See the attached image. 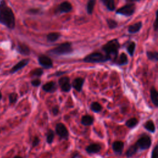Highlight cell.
Segmentation results:
<instances>
[{
    "label": "cell",
    "instance_id": "40",
    "mask_svg": "<svg viewBox=\"0 0 158 158\" xmlns=\"http://www.w3.org/2000/svg\"><path fill=\"white\" fill-rule=\"evenodd\" d=\"M153 27H154V31H157V21H156V20L155 22H154V23Z\"/></svg>",
    "mask_w": 158,
    "mask_h": 158
},
{
    "label": "cell",
    "instance_id": "4",
    "mask_svg": "<svg viewBox=\"0 0 158 158\" xmlns=\"http://www.w3.org/2000/svg\"><path fill=\"white\" fill-rule=\"evenodd\" d=\"M110 60L111 59L106 55H104L100 53H93L87 55L83 61L87 63H105Z\"/></svg>",
    "mask_w": 158,
    "mask_h": 158
},
{
    "label": "cell",
    "instance_id": "41",
    "mask_svg": "<svg viewBox=\"0 0 158 158\" xmlns=\"http://www.w3.org/2000/svg\"><path fill=\"white\" fill-rule=\"evenodd\" d=\"M128 1H130V2H132V3H133V2H138V1H140V0H128Z\"/></svg>",
    "mask_w": 158,
    "mask_h": 158
},
{
    "label": "cell",
    "instance_id": "34",
    "mask_svg": "<svg viewBox=\"0 0 158 158\" xmlns=\"http://www.w3.org/2000/svg\"><path fill=\"white\" fill-rule=\"evenodd\" d=\"M27 12L28 13L31 14L36 15V14H39L41 11H40V9H29Z\"/></svg>",
    "mask_w": 158,
    "mask_h": 158
},
{
    "label": "cell",
    "instance_id": "1",
    "mask_svg": "<svg viewBox=\"0 0 158 158\" xmlns=\"http://www.w3.org/2000/svg\"><path fill=\"white\" fill-rule=\"evenodd\" d=\"M0 24L11 30L16 26V18L13 9L7 5L4 0L0 1Z\"/></svg>",
    "mask_w": 158,
    "mask_h": 158
},
{
    "label": "cell",
    "instance_id": "43",
    "mask_svg": "<svg viewBox=\"0 0 158 158\" xmlns=\"http://www.w3.org/2000/svg\"><path fill=\"white\" fill-rule=\"evenodd\" d=\"M78 156V154H76L75 155H74V156L72 157V158H76V157Z\"/></svg>",
    "mask_w": 158,
    "mask_h": 158
},
{
    "label": "cell",
    "instance_id": "26",
    "mask_svg": "<svg viewBox=\"0 0 158 158\" xmlns=\"http://www.w3.org/2000/svg\"><path fill=\"white\" fill-rule=\"evenodd\" d=\"M145 128L148 131L150 132L154 133L155 132V125L153 121H147L145 124Z\"/></svg>",
    "mask_w": 158,
    "mask_h": 158
},
{
    "label": "cell",
    "instance_id": "2",
    "mask_svg": "<svg viewBox=\"0 0 158 158\" xmlns=\"http://www.w3.org/2000/svg\"><path fill=\"white\" fill-rule=\"evenodd\" d=\"M120 44L117 39H114L111 41H109L105 45H104L102 48L103 50L106 53L105 55L110 57L111 60L113 59L114 63L117 59L118 52Z\"/></svg>",
    "mask_w": 158,
    "mask_h": 158
},
{
    "label": "cell",
    "instance_id": "6",
    "mask_svg": "<svg viewBox=\"0 0 158 158\" xmlns=\"http://www.w3.org/2000/svg\"><path fill=\"white\" fill-rule=\"evenodd\" d=\"M151 141L148 136H143L136 143V146L141 150H147L151 146Z\"/></svg>",
    "mask_w": 158,
    "mask_h": 158
},
{
    "label": "cell",
    "instance_id": "9",
    "mask_svg": "<svg viewBox=\"0 0 158 158\" xmlns=\"http://www.w3.org/2000/svg\"><path fill=\"white\" fill-rule=\"evenodd\" d=\"M30 62L29 59H24L20 61L18 63H17L11 69V70L10 71V74H14L17 71L21 70L23 68H24Z\"/></svg>",
    "mask_w": 158,
    "mask_h": 158
},
{
    "label": "cell",
    "instance_id": "31",
    "mask_svg": "<svg viewBox=\"0 0 158 158\" xmlns=\"http://www.w3.org/2000/svg\"><path fill=\"white\" fill-rule=\"evenodd\" d=\"M31 74H32V75L33 77H41L43 74V69H42L40 68L35 69V70L32 71Z\"/></svg>",
    "mask_w": 158,
    "mask_h": 158
},
{
    "label": "cell",
    "instance_id": "39",
    "mask_svg": "<svg viewBox=\"0 0 158 158\" xmlns=\"http://www.w3.org/2000/svg\"><path fill=\"white\" fill-rule=\"evenodd\" d=\"M53 114L56 115L58 113H59V109L57 107H53Z\"/></svg>",
    "mask_w": 158,
    "mask_h": 158
},
{
    "label": "cell",
    "instance_id": "37",
    "mask_svg": "<svg viewBox=\"0 0 158 158\" xmlns=\"http://www.w3.org/2000/svg\"><path fill=\"white\" fill-rule=\"evenodd\" d=\"M40 143V140L39 138L38 137H35L34 138V141H33V143H32V145H33V146H37Z\"/></svg>",
    "mask_w": 158,
    "mask_h": 158
},
{
    "label": "cell",
    "instance_id": "10",
    "mask_svg": "<svg viewBox=\"0 0 158 158\" xmlns=\"http://www.w3.org/2000/svg\"><path fill=\"white\" fill-rule=\"evenodd\" d=\"M56 131L57 135L63 138H67L69 136L68 131L66 126L62 123H59L56 125Z\"/></svg>",
    "mask_w": 158,
    "mask_h": 158
},
{
    "label": "cell",
    "instance_id": "33",
    "mask_svg": "<svg viewBox=\"0 0 158 158\" xmlns=\"http://www.w3.org/2000/svg\"><path fill=\"white\" fill-rule=\"evenodd\" d=\"M54 132L52 130H49L47 134V138H46L47 142L49 144H51L54 140Z\"/></svg>",
    "mask_w": 158,
    "mask_h": 158
},
{
    "label": "cell",
    "instance_id": "29",
    "mask_svg": "<svg viewBox=\"0 0 158 158\" xmlns=\"http://www.w3.org/2000/svg\"><path fill=\"white\" fill-rule=\"evenodd\" d=\"M107 24L109 28H110V29L116 28L118 25V23L115 21V20L112 19H107Z\"/></svg>",
    "mask_w": 158,
    "mask_h": 158
},
{
    "label": "cell",
    "instance_id": "14",
    "mask_svg": "<svg viewBox=\"0 0 158 158\" xmlns=\"http://www.w3.org/2000/svg\"><path fill=\"white\" fill-rule=\"evenodd\" d=\"M142 22H136L131 25H130L128 28V32L130 34H136L138 32H140L142 27Z\"/></svg>",
    "mask_w": 158,
    "mask_h": 158
},
{
    "label": "cell",
    "instance_id": "38",
    "mask_svg": "<svg viewBox=\"0 0 158 158\" xmlns=\"http://www.w3.org/2000/svg\"><path fill=\"white\" fill-rule=\"evenodd\" d=\"M65 73H66V72H64V71H57L54 75H55L56 76H57V77H60V76H61L62 75L64 74Z\"/></svg>",
    "mask_w": 158,
    "mask_h": 158
},
{
    "label": "cell",
    "instance_id": "32",
    "mask_svg": "<svg viewBox=\"0 0 158 158\" xmlns=\"http://www.w3.org/2000/svg\"><path fill=\"white\" fill-rule=\"evenodd\" d=\"M18 98V95L16 93H12L9 95V102L11 104L16 103V101H17Z\"/></svg>",
    "mask_w": 158,
    "mask_h": 158
},
{
    "label": "cell",
    "instance_id": "20",
    "mask_svg": "<svg viewBox=\"0 0 158 158\" xmlns=\"http://www.w3.org/2000/svg\"><path fill=\"white\" fill-rule=\"evenodd\" d=\"M103 3L106 6L107 9L110 11H114L115 10L114 0H101Z\"/></svg>",
    "mask_w": 158,
    "mask_h": 158
},
{
    "label": "cell",
    "instance_id": "44",
    "mask_svg": "<svg viewBox=\"0 0 158 158\" xmlns=\"http://www.w3.org/2000/svg\"><path fill=\"white\" fill-rule=\"evenodd\" d=\"M14 158H22L21 157H20V156H16V157H14Z\"/></svg>",
    "mask_w": 158,
    "mask_h": 158
},
{
    "label": "cell",
    "instance_id": "36",
    "mask_svg": "<svg viewBox=\"0 0 158 158\" xmlns=\"http://www.w3.org/2000/svg\"><path fill=\"white\" fill-rule=\"evenodd\" d=\"M157 146L156 145L155 146V148H154V150L153 151V154H152V156L151 158H158V151H157Z\"/></svg>",
    "mask_w": 158,
    "mask_h": 158
},
{
    "label": "cell",
    "instance_id": "18",
    "mask_svg": "<svg viewBox=\"0 0 158 158\" xmlns=\"http://www.w3.org/2000/svg\"><path fill=\"white\" fill-rule=\"evenodd\" d=\"M101 150V146L98 144H92L86 147V150L88 153H96Z\"/></svg>",
    "mask_w": 158,
    "mask_h": 158
},
{
    "label": "cell",
    "instance_id": "7",
    "mask_svg": "<svg viewBox=\"0 0 158 158\" xmlns=\"http://www.w3.org/2000/svg\"><path fill=\"white\" fill-rule=\"evenodd\" d=\"M59 85L61 90L64 92H69L71 90L72 85L70 82V78L67 77H63L59 78L58 81Z\"/></svg>",
    "mask_w": 158,
    "mask_h": 158
},
{
    "label": "cell",
    "instance_id": "11",
    "mask_svg": "<svg viewBox=\"0 0 158 158\" xmlns=\"http://www.w3.org/2000/svg\"><path fill=\"white\" fill-rule=\"evenodd\" d=\"M72 9V6L70 2L64 1L58 6V11L60 13H67L71 12Z\"/></svg>",
    "mask_w": 158,
    "mask_h": 158
},
{
    "label": "cell",
    "instance_id": "35",
    "mask_svg": "<svg viewBox=\"0 0 158 158\" xmlns=\"http://www.w3.org/2000/svg\"><path fill=\"white\" fill-rule=\"evenodd\" d=\"M31 83L34 86L37 87L41 85V81L40 80H39V79H35V80H33L32 81Z\"/></svg>",
    "mask_w": 158,
    "mask_h": 158
},
{
    "label": "cell",
    "instance_id": "3",
    "mask_svg": "<svg viewBox=\"0 0 158 158\" xmlns=\"http://www.w3.org/2000/svg\"><path fill=\"white\" fill-rule=\"evenodd\" d=\"M73 49L72 47V43L70 42H66L58 45L57 47L50 49L48 51L49 54L53 55H66L72 53Z\"/></svg>",
    "mask_w": 158,
    "mask_h": 158
},
{
    "label": "cell",
    "instance_id": "17",
    "mask_svg": "<svg viewBox=\"0 0 158 158\" xmlns=\"http://www.w3.org/2000/svg\"><path fill=\"white\" fill-rule=\"evenodd\" d=\"M150 96L153 103L156 106H158V93L156 89L153 86L150 90Z\"/></svg>",
    "mask_w": 158,
    "mask_h": 158
},
{
    "label": "cell",
    "instance_id": "23",
    "mask_svg": "<svg viewBox=\"0 0 158 158\" xmlns=\"http://www.w3.org/2000/svg\"><path fill=\"white\" fill-rule=\"evenodd\" d=\"M95 4H96V0H88L86 6L87 13L88 14L91 15L93 14Z\"/></svg>",
    "mask_w": 158,
    "mask_h": 158
},
{
    "label": "cell",
    "instance_id": "19",
    "mask_svg": "<svg viewBox=\"0 0 158 158\" xmlns=\"http://www.w3.org/2000/svg\"><path fill=\"white\" fill-rule=\"evenodd\" d=\"M61 37V34L58 33V32H52L49 34L47 37H46V39H47V41L48 42H56L57 40L60 38Z\"/></svg>",
    "mask_w": 158,
    "mask_h": 158
},
{
    "label": "cell",
    "instance_id": "16",
    "mask_svg": "<svg viewBox=\"0 0 158 158\" xmlns=\"http://www.w3.org/2000/svg\"><path fill=\"white\" fill-rule=\"evenodd\" d=\"M117 65L118 66H124L128 64V58L127 56L125 53H122L119 56H118V58L116 59V61H115Z\"/></svg>",
    "mask_w": 158,
    "mask_h": 158
},
{
    "label": "cell",
    "instance_id": "24",
    "mask_svg": "<svg viewBox=\"0 0 158 158\" xmlns=\"http://www.w3.org/2000/svg\"><path fill=\"white\" fill-rule=\"evenodd\" d=\"M93 122V118L90 116H84L82 118V124L84 125H90Z\"/></svg>",
    "mask_w": 158,
    "mask_h": 158
},
{
    "label": "cell",
    "instance_id": "5",
    "mask_svg": "<svg viewBox=\"0 0 158 158\" xmlns=\"http://www.w3.org/2000/svg\"><path fill=\"white\" fill-rule=\"evenodd\" d=\"M135 9H136V6L135 4L130 3L117 10L116 13L117 14H121L126 17H129L134 14Z\"/></svg>",
    "mask_w": 158,
    "mask_h": 158
},
{
    "label": "cell",
    "instance_id": "27",
    "mask_svg": "<svg viewBox=\"0 0 158 158\" xmlns=\"http://www.w3.org/2000/svg\"><path fill=\"white\" fill-rule=\"evenodd\" d=\"M138 148H137V146H136V145L131 146L129 148H128V150L126 152V155L127 157H131L133 155H134L137 150H138Z\"/></svg>",
    "mask_w": 158,
    "mask_h": 158
},
{
    "label": "cell",
    "instance_id": "25",
    "mask_svg": "<svg viewBox=\"0 0 158 158\" xmlns=\"http://www.w3.org/2000/svg\"><path fill=\"white\" fill-rule=\"evenodd\" d=\"M135 48H136V43L134 42H130L127 46V50L130 56H133L134 55Z\"/></svg>",
    "mask_w": 158,
    "mask_h": 158
},
{
    "label": "cell",
    "instance_id": "15",
    "mask_svg": "<svg viewBox=\"0 0 158 158\" xmlns=\"http://www.w3.org/2000/svg\"><path fill=\"white\" fill-rule=\"evenodd\" d=\"M43 90L46 92H54L56 90L57 86L54 82H49L45 84L43 87Z\"/></svg>",
    "mask_w": 158,
    "mask_h": 158
},
{
    "label": "cell",
    "instance_id": "13",
    "mask_svg": "<svg viewBox=\"0 0 158 158\" xmlns=\"http://www.w3.org/2000/svg\"><path fill=\"white\" fill-rule=\"evenodd\" d=\"M83 83H84V79L81 77H78L74 79L71 85L75 90L80 92H81L82 89L83 88Z\"/></svg>",
    "mask_w": 158,
    "mask_h": 158
},
{
    "label": "cell",
    "instance_id": "12",
    "mask_svg": "<svg viewBox=\"0 0 158 158\" xmlns=\"http://www.w3.org/2000/svg\"><path fill=\"white\" fill-rule=\"evenodd\" d=\"M17 51L22 55L28 56L31 54V49L29 47L24 43H19L16 48Z\"/></svg>",
    "mask_w": 158,
    "mask_h": 158
},
{
    "label": "cell",
    "instance_id": "42",
    "mask_svg": "<svg viewBox=\"0 0 158 158\" xmlns=\"http://www.w3.org/2000/svg\"><path fill=\"white\" fill-rule=\"evenodd\" d=\"M2 97H3L2 93H1V92H0V100H1V99H2Z\"/></svg>",
    "mask_w": 158,
    "mask_h": 158
},
{
    "label": "cell",
    "instance_id": "28",
    "mask_svg": "<svg viewBox=\"0 0 158 158\" xmlns=\"http://www.w3.org/2000/svg\"><path fill=\"white\" fill-rule=\"evenodd\" d=\"M91 110L95 113L100 112L102 110V107L100 103L97 102H94L91 104Z\"/></svg>",
    "mask_w": 158,
    "mask_h": 158
},
{
    "label": "cell",
    "instance_id": "30",
    "mask_svg": "<svg viewBox=\"0 0 158 158\" xmlns=\"http://www.w3.org/2000/svg\"><path fill=\"white\" fill-rule=\"evenodd\" d=\"M137 123L138 121L136 118H131L130 119L128 120L126 122V125L129 128H132L136 126L137 125Z\"/></svg>",
    "mask_w": 158,
    "mask_h": 158
},
{
    "label": "cell",
    "instance_id": "8",
    "mask_svg": "<svg viewBox=\"0 0 158 158\" xmlns=\"http://www.w3.org/2000/svg\"><path fill=\"white\" fill-rule=\"evenodd\" d=\"M38 61L40 65L45 69H50L53 66L51 59L45 55L40 56L38 57Z\"/></svg>",
    "mask_w": 158,
    "mask_h": 158
},
{
    "label": "cell",
    "instance_id": "22",
    "mask_svg": "<svg viewBox=\"0 0 158 158\" xmlns=\"http://www.w3.org/2000/svg\"><path fill=\"white\" fill-rule=\"evenodd\" d=\"M146 55L149 60L157 62L158 61V53L157 51H147Z\"/></svg>",
    "mask_w": 158,
    "mask_h": 158
},
{
    "label": "cell",
    "instance_id": "21",
    "mask_svg": "<svg viewBox=\"0 0 158 158\" xmlns=\"http://www.w3.org/2000/svg\"><path fill=\"white\" fill-rule=\"evenodd\" d=\"M124 144L122 142L117 141L113 144V149L116 153H120L123 150Z\"/></svg>",
    "mask_w": 158,
    "mask_h": 158
}]
</instances>
